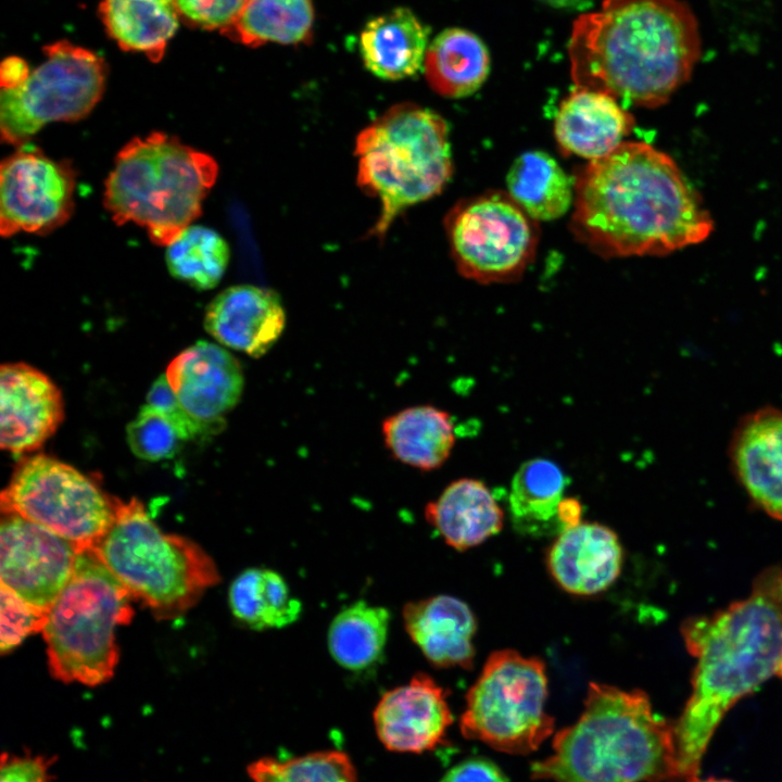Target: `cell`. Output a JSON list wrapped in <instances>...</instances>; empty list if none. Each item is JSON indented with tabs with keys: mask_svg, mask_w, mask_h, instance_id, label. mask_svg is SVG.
<instances>
[{
	"mask_svg": "<svg viewBox=\"0 0 782 782\" xmlns=\"http://www.w3.org/2000/svg\"><path fill=\"white\" fill-rule=\"evenodd\" d=\"M426 520L451 547L464 551L499 533L504 513L480 480L462 478L450 483L425 508Z\"/></svg>",
	"mask_w": 782,
	"mask_h": 782,
	"instance_id": "cell-24",
	"label": "cell"
},
{
	"mask_svg": "<svg viewBox=\"0 0 782 782\" xmlns=\"http://www.w3.org/2000/svg\"><path fill=\"white\" fill-rule=\"evenodd\" d=\"M544 3L557 9H578L585 5L590 0H541Z\"/></svg>",
	"mask_w": 782,
	"mask_h": 782,
	"instance_id": "cell-43",
	"label": "cell"
},
{
	"mask_svg": "<svg viewBox=\"0 0 782 782\" xmlns=\"http://www.w3.org/2000/svg\"><path fill=\"white\" fill-rule=\"evenodd\" d=\"M230 258L226 240L214 229L188 226L166 245L165 261L171 275L198 290L219 283Z\"/></svg>",
	"mask_w": 782,
	"mask_h": 782,
	"instance_id": "cell-33",
	"label": "cell"
},
{
	"mask_svg": "<svg viewBox=\"0 0 782 782\" xmlns=\"http://www.w3.org/2000/svg\"><path fill=\"white\" fill-rule=\"evenodd\" d=\"M403 621L412 641L433 666H472L477 622L465 602L443 594L409 602L403 608Z\"/></svg>",
	"mask_w": 782,
	"mask_h": 782,
	"instance_id": "cell-22",
	"label": "cell"
},
{
	"mask_svg": "<svg viewBox=\"0 0 782 782\" xmlns=\"http://www.w3.org/2000/svg\"><path fill=\"white\" fill-rule=\"evenodd\" d=\"M53 757L43 755H13L3 753L0 765V782H52L49 768Z\"/></svg>",
	"mask_w": 782,
	"mask_h": 782,
	"instance_id": "cell-39",
	"label": "cell"
},
{
	"mask_svg": "<svg viewBox=\"0 0 782 782\" xmlns=\"http://www.w3.org/2000/svg\"><path fill=\"white\" fill-rule=\"evenodd\" d=\"M508 195L537 222L562 217L573 203V181L548 153H521L506 175Z\"/></svg>",
	"mask_w": 782,
	"mask_h": 782,
	"instance_id": "cell-28",
	"label": "cell"
},
{
	"mask_svg": "<svg viewBox=\"0 0 782 782\" xmlns=\"http://www.w3.org/2000/svg\"><path fill=\"white\" fill-rule=\"evenodd\" d=\"M0 651L11 652L29 634L42 632L48 611L39 609L1 584Z\"/></svg>",
	"mask_w": 782,
	"mask_h": 782,
	"instance_id": "cell-36",
	"label": "cell"
},
{
	"mask_svg": "<svg viewBox=\"0 0 782 782\" xmlns=\"http://www.w3.org/2000/svg\"><path fill=\"white\" fill-rule=\"evenodd\" d=\"M381 428L391 455L424 471L440 468L455 444L451 415L432 405L411 406L392 414Z\"/></svg>",
	"mask_w": 782,
	"mask_h": 782,
	"instance_id": "cell-25",
	"label": "cell"
},
{
	"mask_svg": "<svg viewBox=\"0 0 782 782\" xmlns=\"http://www.w3.org/2000/svg\"><path fill=\"white\" fill-rule=\"evenodd\" d=\"M429 28L407 8H395L368 21L360 36L366 68L375 76L400 80L424 67Z\"/></svg>",
	"mask_w": 782,
	"mask_h": 782,
	"instance_id": "cell-23",
	"label": "cell"
},
{
	"mask_svg": "<svg viewBox=\"0 0 782 782\" xmlns=\"http://www.w3.org/2000/svg\"><path fill=\"white\" fill-rule=\"evenodd\" d=\"M544 663L513 649L492 653L466 695L462 734L513 755H527L547 739L554 719L545 710Z\"/></svg>",
	"mask_w": 782,
	"mask_h": 782,
	"instance_id": "cell-9",
	"label": "cell"
},
{
	"mask_svg": "<svg viewBox=\"0 0 782 782\" xmlns=\"http://www.w3.org/2000/svg\"><path fill=\"white\" fill-rule=\"evenodd\" d=\"M357 182L380 202L371 235L382 238L408 206L439 194L453 174L449 126L430 109L400 103L356 138Z\"/></svg>",
	"mask_w": 782,
	"mask_h": 782,
	"instance_id": "cell-6",
	"label": "cell"
},
{
	"mask_svg": "<svg viewBox=\"0 0 782 782\" xmlns=\"http://www.w3.org/2000/svg\"><path fill=\"white\" fill-rule=\"evenodd\" d=\"M688 782H734V781L729 780V779L715 778V777H709L706 779H699V777H695Z\"/></svg>",
	"mask_w": 782,
	"mask_h": 782,
	"instance_id": "cell-44",
	"label": "cell"
},
{
	"mask_svg": "<svg viewBox=\"0 0 782 782\" xmlns=\"http://www.w3.org/2000/svg\"><path fill=\"white\" fill-rule=\"evenodd\" d=\"M167 381L194 418L223 425L239 402L244 377L239 361L219 345L198 341L168 364Z\"/></svg>",
	"mask_w": 782,
	"mask_h": 782,
	"instance_id": "cell-18",
	"label": "cell"
},
{
	"mask_svg": "<svg viewBox=\"0 0 782 782\" xmlns=\"http://www.w3.org/2000/svg\"><path fill=\"white\" fill-rule=\"evenodd\" d=\"M286 326L280 297L253 285L231 286L207 305L205 330L220 344L261 357L277 342Z\"/></svg>",
	"mask_w": 782,
	"mask_h": 782,
	"instance_id": "cell-19",
	"label": "cell"
},
{
	"mask_svg": "<svg viewBox=\"0 0 782 782\" xmlns=\"http://www.w3.org/2000/svg\"><path fill=\"white\" fill-rule=\"evenodd\" d=\"M30 71L26 61L18 56H10L3 60L0 70L1 89H13L22 85L28 77Z\"/></svg>",
	"mask_w": 782,
	"mask_h": 782,
	"instance_id": "cell-41",
	"label": "cell"
},
{
	"mask_svg": "<svg viewBox=\"0 0 782 782\" xmlns=\"http://www.w3.org/2000/svg\"><path fill=\"white\" fill-rule=\"evenodd\" d=\"M64 418L62 393L39 369L9 363L0 369V444L13 455L38 450Z\"/></svg>",
	"mask_w": 782,
	"mask_h": 782,
	"instance_id": "cell-15",
	"label": "cell"
},
{
	"mask_svg": "<svg viewBox=\"0 0 782 782\" xmlns=\"http://www.w3.org/2000/svg\"><path fill=\"white\" fill-rule=\"evenodd\" d=\"M633 126V116L619 101L576 87L558 108L554 134L564 154L593 161L620 146Z\"/></svg>",
	"mask_w": 782,
	"mask_h": 782,
	"instance_id": "cell-21",
	"label": "cell"
},
{
	"mask_svg": "<svg viewBox=\"0 0 782 782\" xmlns=\"http://www.w3.org/2000/svg\"><path fill=\"white\" fill-rule=\"evenodd\" d=\"M1 584L30 605L49 611L70 581L81 550L22 516L2 513Z\"/></svg>",
	"mask_w": 782,
	"mask_h": 782,
	"instance_id": "cell-14",
	"label": "cell"
},
{
	"mask_svg": "<svg viewBox=\"0 0 782 782\" xmlns=\"http://www.w3.org/2000/svg\"><path fill=\"white\" fill-rule=\"evenodd\" d=\"M252 782H360L351 758L340 751H319L285 760L262 757L247 768Z\"/></svg>",
	"mask_w": 782,
	"mask_h": 782,
	"instance_id": "cell-34",
	"label": "cell"
},
{
	"mask_svg": "<svg viewBox=\"0 0 782 782\" xmlns=\"http://www.w3.org/2000/svg\"><path fill=\"white\" fill-rule=\"evenodd\" d=\"M701 53L699 24L684 0H604L573 22L568 41L576 87L649 109L691 78Z\"/></svg>",
	"mask_w": 782,
	"mask_h": 782,
	"instance_id": "cell-3",
	"label": "cell"
},
{
	"mask_svg": "<svg viewBox=\"0 0 782 782\" xmlns=\"http://www.w3.org/2000/svg\"><path fill=\"white\" fill-rule=\"evenodd\" d=\"M126 439L137 457L152 462L172 458L182 440L173 425L149 404L128 424Z\"/></svg>",
	"mask_w": 782,
	"mask_h": 782,
	"instance_id": "cell-35",
	"label": "cell"
},
{
	"mask_svg": "<svg viewBox=\"0 0 782 782\" xmlns=\"http://www.w3.org/2000/svg\"><path fill=\"white\" fill-rule=\"evenodd\" d=\"M99 11L123 50L144 53L152 62L163 58L180 14L174 0H102Z\"/></svg>",
	"mask_w": 782,
	"mask_h": 782,
	"instance_id": "cell-27",
	"label": "cell"
},
{
	"mask_svg": "<svg viewBox=\"0 0 782 782\" xmlns=\"http://www.w3.org/2000/svg\"><path fill=\"white\" fill-rule=\"evenodd\" d=\"M75 173L35 147L21 146L0 165V234H46L74 211Z\"/></svg>",
	"mask_w": 782,
	"mask_h": 782,
	"instance_id": "cell-13",
	"label": "cell"
},
{
	"mask_svg": "<svg viewBox=\"0 0 782 782\" xmlns=\"http://www.w3.org/2000/svg\"><path fill=\"white\" fill-rule=\"evenodd\" d=\"M582 507L576 499H564L558 506V520L563 530L581 522Z\"/></svg>",
	"mask_w": 782,
	"mask_h": 782,
	"instance_id": "cell-42",
	"label": "cell"
},
{
	"mask_svg": "<svg viewBox=\"0 0 782 782\" xmlns=\"http://www.w3.org/2000/svg\"><path fill=\"white\" fill-rule=\"evenodd\" d=\"M46 60L16 88L1 89V139L26 144L52 122L86 117L100 101L106 67L102 58L68 41L43 47Z\"/></svg>",
	"mask_w": 782,
	"mask_h": 782,
	"instance_id": "cell-11",
	"label": "cell"
},
{
	"mask_svg": "<svg viewBox=\"0 0 782 782\" xmlns=\"http://www.w3.org/2000/svg\"><path fill=\"white\" fill-rule=\"evenodd\" d=\"M131 598L91 548L79 552L41 632L52 677L88 686L109 681L118 663L115 629L130 622Z\"/></svg>",
	"mask_w": 782,
	"mask_h": 782,
	"instance_id": "cell-8",
	"label": "cell"
},
{
	"mask_svg": "<svg viewBox=\"0 0 782 782\" xmlns=\"http://www.w3.org/2000/svg\"><path fill=\"white\" fill-rule=\"evenodd\" d=\"M179 13L191 24L224 33L235 21L244 0H174Z\"/></svg>",
	"mask_w": 782,
	"mask_h": 782,
	"instance_id": "cell-38",
	"label": "cell"
},
{
	"mask_svg": "<svg viewBox=\"0 0 782 782\" xmlns=\"http://www.w3.org/2000/svg\"><path fill=\"white\" fill-rule=\"evenodd\" d=\"M217 174L211 155L154 131L119 150L104 184V206L117 225L134 223L166 247L201 214Z\"/></svg>",
	"mask_w": 782,
	"mask_h": 782,
	"instance_id": "cell-5",
	"label": "cell"
},
{
	"mask_svg": "<svg viewBox=\"0 0 782 782\" xmlns=\"http://www.w3.org/2000/svg\"><path fill=\"white\" fill-rule=\"evenodd\" d=\"M373 716L380 742L400 753L434 749L453 722L444 689L421 672L383 693Z\"/></svg>",
	"mask_w": 782,
	"mask_h": 782,
	"instance_id": "cell-16",
	"label": "cell"
},
{
	"mask_svg": "<svg viewBox=\"0 0 782 782\" xmlns=\"http://www.w3.org/2000/svg\"><path fill=\"white\" fill-rule=\"evenodd\" d=\"M116 499L75 467L36 454L17 463L0 504L1 513L22 516L84 551L111 528Z\"/></svg>",
	"mask_w": 782,
	"mask_h": 782,
	"instance_id": "cell-10",
	"label": "cell"
},
{
	"mask_svg": "<svg viewBox=\"0 0 782 782\" xmlns=\"http://www.w3.org/2000/svg\"><path fill=\"white\" fill-rule=\"evenodd\" d=\"M566 485L562 468L550 459L532 458L521 464L513 477L508 499L515 529L529 535L562 532L558 506Z\"/></svg>",
	"mask_w": 782,
	"mask_h": 782,
	"instance_id": "cell-29",
	"label": "cell"
},
{
	"mask_svg": "<svg viewBox=\"0 0 782 782\" xmlns=\"http://www.w3.org/2000/svg\"><path fill=\"white\" fill-rule=\"evenodd\" d=\"M389 625L386 607L358 601L343 608L331 620L327 633L332 659L351 671L373 668L382 659Z\"/></svg>",
	"mask_w": 782,
	"mask_h": 782,
	"instance_id": "cell-31",
	"label": "cell"
},
{
	"mask_svg": "<svg viewBox=\"0 0 782 782\" xmlns=\"http://www.w3.org/2000/svg\"><path fill=\"white\" fill-rule=\"evenodd\" d=\"M228 603L232 615L253 630L280 629L294 623L302 611L280 573L268 568H248L231 582Z\"/></svg>",
	"mask_w": 782,
	"mask_h": 782,
	"instance_id": "cell-30",
	"label": "cell"
},
{
	"mask_svg": "<svg viewBox=\"0 0 782 782\" xmlns=\"http://www.w3.org/2000/svg\"><path fill=\"white\" fill-rule=\"evenodd\" d=\"M443 224L455 266L467 279L483 285L513 282L534 258L538 222L507 192L463 199Z\"/></svg>",
	"mask_w": 782,
	"mask_h": 782,
	"instance_id": "cell-12",
	"label": "cell"
},
{
	"mask_svg": "<svg viewBox=\"0 0 782 782\" xmlns=\"http://www.w3.org/2000/svg\"><path fill=\"white\" fill-rule=\"evenodd\" d=\"M575 238L604 258L663 256L706 240L714 220L672 157L623 141L575 176Z\"/></svg>",
	"mask_w": 782,
	"mask_h": 782,
	"instance_id": "cell-1",
	"label": "cell"
},
{
	"mask_svg": "<svg viewBox=\"0 0 782 782\" xmlns=\"http://www.w3.org/2000/svg\"><path fill=\"white\" fill-rule=\"evenodd\" d=\"M695 659L692 691L673 723L679 781L698 777L703 756L726 714L778 673L782 659V569L756 577L751 593L681 626Z\"/></svg>",
	"mask_w": 782,
	"mask_h": 782,
	"instance_id": "cell-2",
	"label": "cell"
},
{
	"mask_svg": "<svg viewBox=\"0 0 782 782\" xmlns=\"http://www.w3.org/2000/svg\"><path fill=\"white\" fill-rule=\"evenodd\" d=\"M777 674L782 679V659H781V663H780V666H779V669H778V673H777Z\"/></svg>",
	"mask_w": 782,
	"mask_h": 782,
	"instance_id": "cell-45",
	"label": "cell"
},
{
	"mask_svg": "<svg viewBox=\"0 0 782 782\" xmlns=\"http://www.w3.org/2000/svg\"><path fill=\"white\" fill-rule=\"evenodd\" d=\"M441 782H509V780L490 759L471 757L452 767Z\"/></svg>",
	"mask_w": 782,
	"mask_h": 782,
	"instance_id": "cell-40",
	"label": "cell"
},
{
	"mask_svg": "<svg viewBox=\"0 0 782 782\" xmlns=\"http://www.w3.org/2000/svg\"><path fill=\"white\" fill-rule=\"evenodd\" d=\"M313 24L312 0H244L224 33L250 47L267 42L297 45L311 38Z\"/></svg>",
	"mask_w": 782,
	"mask_h": 782,
	"instance_id": "cell-32",
	"label": "cell"
},
{
	"mask_svg": "<svg viewBox=\"0 0 782 782\" xmlns=\"http://www.w3.org/2000/svg\"><path fill=\"white\" fill-rule=\"evenodd\" d=\"M91 550L157 619L182 616L220 580L215 562L198 543L163 532L136 497L116 499L114 521Z\"/></svg>",
	"mask_w": 782,
	"mask_h": 782,
	"instance_id": "cell-7",
	"label": "cell"
},
{
	"mask_svg": "<svg viewBox=\"0 0 782 782\" xmlns=\"http://www.w3.org/2000/svg\"><path fill=\"white\" fill-rule=\"evenodd\" d=\"M728 455L752 502L782 520V408L764 406L741 417L732 431Z\"/></svg>",
	"mask_w": 782,
	"mask_h": 782,
	"instance_id": "cell-17",
	"label": "cell"
},
{
	"mask_svg": "<svg viewBox=\"0 0 782 782\" xmlns=\"http://www.w3.org/2000/svg\"><path fill=\"white\" fill-rule=\"evenodd\" d=\"M147 404L157 409L182 440L210 433L222 426L199 420L190 415L174 393L165 375L160 376L149 389Z\"/></svg>",
	"mask_w": 782,
	"mask_h": 782,
	"instance_id": "cell-37",
	"label": "cell"
},
{
	"mask_svg": "<svg viewBox=\"0 0 782 782\" xmlns=\"http://www.w3.org/2000/svg\"><path fill=\"white\" fill-rule=\"evenodd\" d=\"M552 748V755L531 764V779L679 781L673 723L653 711L641 690L590 683L582 714L555 734Z\"/></svg>",
	"mask_w": 782,
	"mask_h": 782,
	"instance_id": "cell-4",
	"label": "cell"
},
{
	"mask_svg": "<svg viewBox=\"0 0 782 782\" xmlns=\"http://www.w3.org/2000/svg\"><path fill=\"white\" fill-rule=\"evenodd\" d=\"M490 54L474 33L451 27L429 43L424 62L428 85L440 96L463 98L476 92L490 72Z\"/></svg>",
	"mask_w": 782,
	"mask_h": 782,
	"instance_id": "cell-26",
	"label": "cell"
},
{
	"mask_svg": "<svg viewBox=\"0 0 782 782\" xmlns=\"http://www.w3.org/2000/svg\"><path fill=\"white\" fill-rule=\"evenodd\" d=\"M617 534L597 522H579L564 529L547 554V568L565 591L593 595L608 589L622 567Z\"/></svg>",
	"mask_w": 782,
	"mask_h": 782,
	"instance_id": "cell-20",
	"label": "cell"
}]
</instances>
